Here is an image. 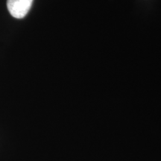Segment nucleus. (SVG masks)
Wrapping results in <instances>:
<instances>
[{"label":"nucleus","mask_w":161,"mask_h":161,"mask_svg":"<svg viewBox=\"0 0 161 161\" xmlns=\"http://www.w3.org/2000/svg\"><path fill=\"white\" fill-rule=\"evenodd\" d=\"M32 3L33 0H7V7L12 17L22 19L29 13Z\"/></svg>","instance_id":"1"}]
</instances>
